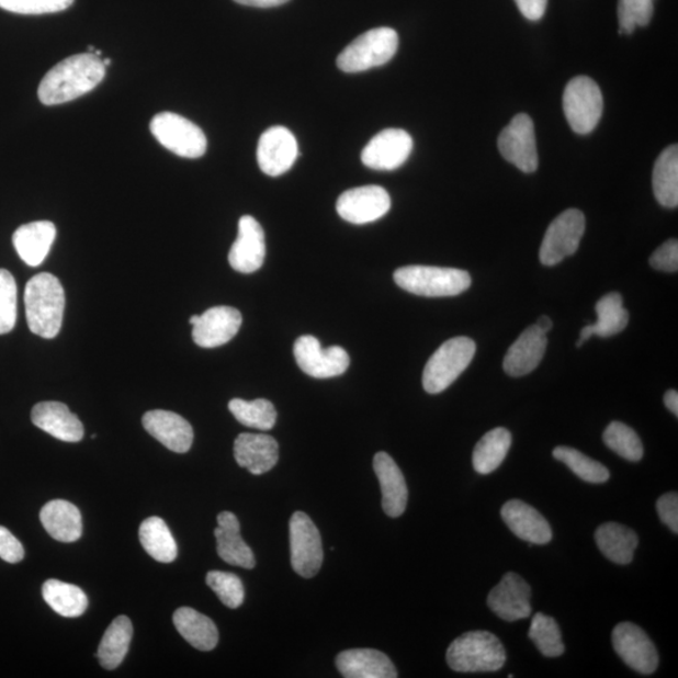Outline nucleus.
Instances as JSON below:
<instances>
[{"mask_svg":"<svg viewBox=\"0 0 678 678\" xmlns=\"http://www.w3.org/2000/svg\"><path fill=\"white\" fill-rule=\"evenodd\" d=\"M106 76V66L94 54L68 57L43 77L38 98L46 106H56L80 99L95 89Z\"/></svg>","mask_w":678,"mask_h":678,"instance_id":"f257e3e1","label":"nucleus"},{"mask_svg":"<svg viewBox=\"0 0 678 678\" xmlns=\"http://www.w3.org/2000/svg\"><path fill=\"white\" fill-rule=\"evenodd\" d=\"M25 316L31 332L42 338H55L63 327L66 295L57 276L49 273L34 275L25 285Z\"/></svg>","mask_w":678,"mask_h":678,"instance_id":"f03ea898","label":"nucleus"},{"mask_svg":"<svg viewBox=\"0 0 678 678\" xmlns=\"http://www.w3.org/2000/svg\"><path fill=\"white\" fill-rule=\"evenodd\" d=\"M448 664L456 673L499 671L507 660L506 648L495 634L486 631L464 633L451 643Z\"/></svg>","mask_w":678,"mask_h":678,"instance_id":"7ed1b4c3","label":"nucleus"},{"mask_svg":"<svg viewBox=\"0 0 678 678\" xmlns=\"http://www.w3.org/2000/svg\"><path fill=\"white\" fill-rule=\"evenodd\" d=\"M394 280L399 289L421 297H454L471 289L472 276L462 269L428 265L398 268Z\"/></svg>","mask_w":678,"mask_h":678,"instance_id":"20e7f679","label":"nucleus"},{"mask_svg":"<svg viewBox=\"0 0 678 678\" xmlns=\"http://www.w3.org/2000/svg\"><path fill=\"white\" fill-rule=\"evenodd\" d=\"M475 352L476 344L467 337L451 338L439 347L423 370L422 385L426 393L437 395L454 384L472 363Z\"/></svg>","mask_w":678,"mask_h":678,"instance_id":"39448f33","label":"nucleus"},{"mask_svg":"<svg viewBox=\"0 0 678 678\" xmlns=\"http://www.w3.org/2000/svg\"><path fill=\"white\" fill-rule=\"evenodd\" d=\"M398 48L395 30L382 27L361 34L337 58V66L346 74L369 71L394 58Z\"/></svg>","mask_w":678,"mask_h":678,"instance_id":"423d86ee","label":"nucleus"},{"mask_svg":"<svg viewBox=\"0 0 678 678\" xmlns=\"http://www.w3.org/2000/svg\"><path fill=\"white\" fill-rule=\"evenodd\" d=\"M563 110L573 132L587 135L601 121L603 95L599 86L587 76H578L565 87Z\"/></svg>","mask_w":678,"mask_h":678,"instance_id":"0eeeda50","label":"nucleus"},{"mask_svg":"<svg viewBox=\"0 0 678 678\" xmlns=\"http://www.w3.org/2000/svg\"><path fill=\"white\" fill-rule=\"evenodd\" d=\"M150 129L165 149L180 158L199 159L206 152L207 140L203 129L178 113H159L152 118Z\"/></svg>","mask_w":678,"mask_h":678,"instance_id":"6e6552de","label":"nucleus"},{"mask_svg":"<svg viewBox=\"0 0 678 678\" xmlns=\"http://www.w3.org/2000/svg\"><path fill=\"white\" fill-rule=\"evenodd\" d=\"M586 231L585 214L578 208H568L556 216L547 228L539 259L546 267L560 264L576 253Z\"/></svg>","mask_w":678,"mask_h":678,"instance_id":"1a4fd4ad","label":"nucleus"},{"mask_svg":"<svg viewBox=\"0 0 678 678\" xmlns=\"http://www.w3.org/2000/svg\"><path fill=\"white\" fill-rule=\"evenodd\" d=\"M291 562L295 573L304 578L317 575L324 563L319 530L306 512H294L290 523Z\"/></svg>","mask_w":678,"mask_h":678,"instance_id":"9d476101","label":"nucleus"},{"mask_svg":"<svg viewBox=\"0 0 678 678\" xmlns=\"http://www.w3.org/2000/svg\"><path fill=\"white\" fill-rule=\"evenodd\" d=\"M294 358L300 369L315 378H332L343 375L350 368V355L342 347L321 349L316 337L302 336L294 343Z\"/></svg>","mask_w":678,"mask_h":678,"instance_id":"9b49d317","label":"nucleus"},{"mask_svg":"<svg viewBox=\"0 0 678 678\" xmlns=\"http://www.w3.org/2000/svg\"><path fill=\"white\" fill-rule=\"evenodd\" d=\"M498 146L502 158L516 165L520 171L532 173L538 169L534 124L526 113H519L502 129Z\"/></svg>","mask_w":678,"mask_h":678,"instance_id":"f8f14e48","label":"nucleus"},{"mask_svg":"<svg viewBox=\"0 0 678 678\" xmlns=\"http://www.w3.org/2000/svg\"><path fill=\"white\" fill-rule=\"evenodd\" d=\"M613 647L619 656L634 671L654 674L658 667V654L646 632L631 622L615 625L612 632Z\"/></svg>","mask_w":678,"mask_h":678,"instance_id":"ddd939ff","label":"nucleus"},{"mask_svg":"<svg viewBox=\"0 0 678 678\" xmlns=\"http://www.w3.org/2000/svg\"><path fill=\"white\" fill-rule=\"evenodd\" d=\"M391 208V197L384 188L369 185L344 191L337 200V213L343 221L363 225L376 222Z\"/></svg>","mask_w":678,"mask_h":678,"instance_id":"4468645a","label":"nucleus"},{"mask_svg":"<svg viewBox=\"0 0 678 678\" xmlns=\"http://www.w3.org/2000/svg\"><path fill=\"white\" fill-rule=\"evenodd\" d=\"M414 149L410 134L402 128H387L364 147L362 162L380 171L396 170L406 162Z\"/></svg>","mask_w":678,"mask_h":678,"instance_id":"2eb2a0df","label":"nucleus"},{"mask_svg":"<svg viewBox=\"0 0 678 678\" xmlns=\"http://www.w3.org/2000/svg\"><path fill=\"white\" fill-rule=\"evenodd\" d=\"M194 342L202 349H215L231 341L239 332L241 313L233 307H213L202 316H191Z\"/></svg>","mask_w":678,"mask_h":678,"instance_id":"dca6fc26","label":"nucleus"},{"mask_svg":"<svg viewBox=\"0 0 678 678\" xmlns=\"http://www.w3.org/2000/svg\"><path fill=\"white\" fill-rule=\"evenodd\" d=\"M298 159V143L289 128L274 126L260 136L257 150L259 168L269 177H281Z\"/></svg>","mask_w":678,"mask_h":678,"instance_id":"f3484780","label":"nucleus"},{"mask_svg":"<svg viewBox=\"0 0 678 678\" xmlns=\"http://www.w3.org/2000/svg\"><path fill=\"white\" fill-rule=\"evenodd\" d=\"M532 589L517 573H507L488 597L490 610L507 622L528 619L532 614Z\"/></svg>","mask_w":678,"mask_h":678,"instance_id":"a211bd4d","label":"nucleus"},{"mask_svg":"<svg viewBox=\"0 0 678 678\" xmlns=\"http://www.w3.org/2000/svg\"><path fill=\"white\" fill-rule=\"evenodd\" d=\"M265 234L253 216L245 215L239 221L238 238L229 251V263L239 273H255L265 259Z\"/></svg>","mask_w":678,"mask_h":678,"instance_id":"6ab92c4d","label":"nucleus"},{"mask_svg":"<svg viewBox=\"0 0 678 678\" xmlns=\"http://www.w3.org/2000/svg\"><path fill=\"white\" fill-rule=\"evenodd\" d=\"M143 425L152 438L178 454H185L193 445L194 430L184 417L165 410H152L143 417Z\"/></svg>","mask_w":678,"mask_h":678,"instance_id":"aec40b11","label":"nucleus"},{"mask_svg":"<svg viewBox=\"0 0 678 678\" xmlns=\"http://www.w3.org/2000/svg\"><path fill=\"white\" fill-rule=\"evenodd\" d=\"M234 456L241 467L253 475L271 472L280 459V447L264 433H240L234 442Z\"/></svg>","mask_w":678,"mask_h":678,"instance_id":"412c9836","label":"nucleus"},{"mask_svg":"<svg viewBox=\"0 0 678 678\" xmlns=\"http://www.w3.org/2000/svg\"><path fill=\"white\" fill-rule=\"evenodd\" d=\"M501 518L521 541L543 545L552 541L553 533L547 520L533 507L521 500H509L501 508Z\"/></svg>","mask_w":678,"mask_h":678,"instance_id":"4be33fe9","label":"nucleus"},{"mask_svg":"<svg viewBox=\"0 0 678 678\" xmlns=\"http://www.w3.org/2000/svg\"><path fill=\"white\" fill-rule=\"evenodd\" d=\"M546 346V334L536 325L528 327L510 347L504 360V370L511 377L528 375L542 362Z\"/></svg>","mask_w":678,"mask_h":678,"instance_id":"5701e85b","label":"nucleus"},{"mask_svg":"<svg viewBox=\"0 0 678 678\" xmlns=\"http://www.w3.org/2000/svg\"><path fill=\"white\" fill-rule=\"evenodd\" d=\"M373 468L378 477L382 491V508L391 518L402 517L407 507L408 489L405 476L386 452H377Z\"/></svg>","mask_w":678,"mask_h":678,"instance_id":"b1692460","label":"nucleus"},{"mask_svg":"<svg viewBox=\"0 0 678 678\" xmlns=\"http://www.w3.org/2000/svg\"><path fill=\"white\" fill-rule=\"evenodd\" d=\"M32 422L50 437L65 442L83 439V425L63 403L46 402L33 407Z\"/></svg>","mask_w":678,"mask_h":678,"instance_id":"393cba45","label":"nucleus"},{"mask_svg":"<svg viewBox=\"0 0 678 678\" xmlns=\"http://www.w3.org/2000/svg\"><path fill=\"white\" fill-rule=\"evenodd\" d=\"M214 534L217 554L224 562L246 569L256 567L253 551L241 538L239 520L233 512L223 511L217 516V528Z\"/></svg>","mask_w":678,"mask_h":678,"instance_id":"a878e982","label":"nucleus"},{"mask_svg":"<svg viewBox=\"0 0 678 678\" xmlns=\"http://www.w3.org/2000/svg\"><path fill=\"white\" fill-rule=\"evenodd\" d=\"M338 671L347 678H395L397 671L384 652L370 648L343 651L336 659Z\"/></svg>","mask_w":678,"mask_h":678,"instance_id":"bb28decb","label":"nucleus"},{"mask_svg":"<svg viewBox=\"0 0 678 678\" xmlns=\"http://www.w3.org/2000/svg\"><path fill=\"white\" fill-rule=\"evenodd\" d=\"M56 236L57 229L54 223L33 222L15 230L13 246L25 264L39 267L45 262Z\"/></svg>","mask_w":678,"mask_h":678,"instance_id":"cd10ccee","label":"nucleus"},{"mask_svg":"<svg viewBox=\"0 0 678 678\" xmlns=\"http://www.w3.org/2000/svg\"><path fill=\"white\" fill-rule=\"evenodd\" d=\"M41 523L47 533L63 543H74L82 535L80 509L66 500H52L41 510Z\"/></svg>","mask_w":678,"mask_h":678,"instance_id":"c85d7f7f","label":"nucleus"},{"mask_svg":"<svg viewBox=\"0 0 678 678\" xmlns=\"http://www.w3.org/2000/svg\"><path fill=\"white\" fill-rule=\"evenodd\" d=\"M173 624L181 636L199 651H212L219 642V632L215 623L193 608H179L173 613Z\"/></svg>","mask_w":678,"mask_h":678,"instance_id":"c756f323","label":"nucleus"},{"mask_svg":"<svg viewBox=\"0 0 678 678\" xmlns=\"http://www.w3.org/2000/svg\"><path fill=\"white\" fill-rule=\"evenodd\" d=\"M596 543L606 558L617 564H630L639 545V536L629 527L606 523L597 529Z\"/></svg>","mask_w":678,"mask_h":678,"instance_id":"7c9ffc66","label":"nucleus"},{"mask_svg":"<svg viewBox=\"0 0 678 678\" xmlns=\"http://www.w3.org/2000/svg\"><path fill=\"white\" fill-rule=\"evenodd\" d=\"M652 185L657 202L669 208L678 205V147L668 146L658 156L652 173Z\"/></svg>","mask_w":678,"mask_h":678,"instance_id":"2f4dec72","label":"nucleus"},{"mask_svg":"<svg viewBox=\"0 0 678 678\" xmlns=\"http://www.w3.org/2000/svg\"><path fill=\"white\" fill-rule=\"evenodd\" d=\"M134 634L128 617L120 615L110 624L101 640L98 657L103 668L115 669L125 659Z\"/></svg>","mask_w":678,"mask_h":678,"instance_id":"473e14b6","label":"nucleus"},{"mask_svg":"<svg viewBox=\"0 0 678 678\" xmlns=\"http://www.w3.org/2000/svg\"><path fill=\"white\" fill-rule=\"evenodd\" d=\"M42 595L52 610L67 619L82 615L89 607V599L80 587L57 579L47 580Z\"/></svg>","mask_w":678,"mask_h":678,"instance_id":"72a5a7b5","label":"nucleus"},{"mask_svg":"<svg viewBox=\"0 0 678 678\" xmlns=\"http://www.w3.org/2000/svg\"><path fill=\"white\" fill-rule=\"evenodd\" d=\"M511 447V433L504 428H497L484 434L477 442L473 454V465L476 473L488 475L502 464Z\"/></svg>","mask_w":678,"mask_h":678,"instance_id":"f704fd0d","label":"nucleus"},{"mask_svg":"<svg viewBox=\"0 0 678 678\" xmlns=\"http://www.w3.org/2000/svg\"><path fill=\"white\" fill-rule=\"evenodd\" d=\"M140 542L147 554L160 563H171L177 560L178 544L169 527L159 517L144 520L140 527Z\"/></svg>","mask_w":678,"mask_h":678,"instance_id":"c9c22d12","label":"nucleus"},{"mask_svg":"<svg viewBox=\"0 0 678 678\" xmlns=\"http://www.w3.org/2000/svg\"><path fill=\"white\" fill-rule=\"evenodd\" d=\"M597 324L590 325L594 336L612 337L622 332L629 326L630 315L623 307V298L620 293H610L598 301Z\"/></svg>","mask_w":678,"mask_h":678,"instance_id":"e433bc0d","label":"nucleus"},{"mask_svg":"<svg viewBox=\"0 0 678 678\" xmlns=\"http://www.w3.org/2000/svg\"><path fill=\"white\" fill-rule=\"evenodd\" d=\"M229 410L241 425L251 429L268 431L274 428L276 421L274 405L264 398L255 402L234 398L229 403Z\"/></svg>","mask_w":678,"mask_h":678,"instance_id":"4c0bfd02","label":"nucleus"},{"mask_svg":"<svg viewBox=\"0 0 678 678\" xmlns=\"http://www.w3.org/2000/svg\"><path fill=\"white\" fill-rule=\"evenodd\" d=\"M553 456L567 465L581 481L592 484H602L610 479V471H608L604 465L581 454V452L576 449L558 447L554 449Z\"/></svg>","mask_w":678,"mask_h":678,"instance_id":"58836bf2","label":"nucleus"},{"mask_svg":"<svg viewBox=\"0 0 678 678\" xmlns=\"http://www.w3.org/2000/svg\"><path fill=\"white\" fill-rule=\"evenodd\" d=\"M529 637L545 657H560L564 654L560 625L550 615L536 613L533 617Z\"/></svg>","mask_w":678,"mask_h":678,"instance_id":"ea45409f","label":"nucleus"},{"mask_svg":"<svg viewBox=\"0 0 678 678\" xmlns=\"http://www.w3.org/2000/svg\"><path fill=\"white\" fill-rule=\"evenodd\" d=\"M603 441L615 454L629 462L637 463L643 457V445L639 434L623 422L613 421L608 425Z\"/></svg>","mask_w":678,"mask_h":678,"instance_id":"a19ab883","label":"nucleus"},{"mask_svg":"<svg viewBox=\"0 0 678 678\" xmlns=\"http://www.w3.org/2000/svg\"><path fill=\"white\" fill-rule=\"evenodd\" d=\"M206 585L219 597L226 607L239 608L245 602V586L238 576L229 572L212 570L207 573Z\"/></svg>","mask_w":678,"mask_h":678,"instance_id":"79ce46f5","label":"nucleus"},{"mask_svg":"<svg viewBox=\"0 0 678 678\" xmlns=\"http://www.w3.org/2000/svg\"><path fill=\"white\" fill-rule=\"evenodd\" d=\"M655 0H619L620 33L631 34L646 27L655 12Z\"/></svg>","mask_w":678,"mask_h":678,"instance_id":"37998d69","label":"nucleus"},{"mask_svg":"<svg viewBox=\"0 0 678 678\" xmlns=\"http://www.w3.org/2000/svg\"><path fill=\"white\" fill-rule=\"evenodd\" d=\"M15 324L16 283L7 269H0V335L10 334Z\"/></svg>","mask_w":678,"mask_h":678,"instance_id":"c03bdc74","label":"nucleus"},{"mask_svg":"<svg viewBox=\"0 0 678 678\" xmlns=\"http://www.w3.org/2000/svg\"><path fill=\"white\" fill-rule=\"evenodd\" d=\"M652 268L659 272L676 273L678 271V241L671 239L660 246L649 259Z\"/></svg>","mask_w":678,"mask_h":678,"instance_id":"a18cd8bd","label":"nucleus"},{"mask_svg":"<svg viewBox=\"0 0 678 678\" xmlns=\"http://www.w3.org/2000/svg\"><path fill=\"white\" fill-rule=\"evenodd\" d=\"M0 558L7 563H20L24 558V547L10 530L0 526Z\"/></svg>","mask_w":678,"mask_h":678,"instance_id":"49530a36","label":"nucleus"},{"mask_svg":"<svg viewBox=\"0 0 678 678\" xmlns=\"http://www.w3.org/2000/svg\"><path fill=\"white\" fill-rule=\"evenodd\" d=\"M657 511L660 521L678 533V495L677 493H668L663 495L657 501Z\"/></svg>","mask_w":678,"mask_h":678,"instance_id":"de8ad7c7","label":"nucleus"},{"mask_svg":"<svg viewBox=\"0 0 678 678\" xmlns=\"http://www.w3.org/2000/svg\"><path fill=\"white\" fill-rule=\"evenodd\" d=\"M0 8L16 14L38 15V0H0Z\"/></svg>","mask_w":678,"mask_h":678,"instance_id":"09e8293b","label":"nucleus"},{"mask_svg":"<svg viewBox=\"0 0 678 678\" xmlns=\"http://www.w3.org/2000/svg\"><path fill=\"white\" fill-rule=\"evenodd\" d=\"M521 14L529 21L543 19L547 0H515Z\"/></svg>","mask_w":678,"mask_h":678,"instance_id":"8fccbe9b","label":"nucleus"},{"mask_svg":"<svg viewBox=\"0 0 678 678\" xmlns=\"http://www.w3.org/2000/svg\"><path fill=\"white\" fill-rule=\"evenodd\" d=\"M75 0H38V14L58 13L68 10Z\"/></svg>","mask_w":678,"mask_h":678,"instance_id":"3c124183","label":"nucleus"},{"mask_svg":"<svg viewBox=\"0 0 678 678\" xmlns=\"http://www.w3.org/2000/svg\"><path fill=\"white\" fill-rule=\"evenodd\" d=\"M234 2L256 8H273L290 2V0H234Z\"/></svg>","mask_w":678,"mask_h":678,"instance_id":"603ef678","label":"nucleus"},{"mask_svg":"<svg viewBox=\"0 0 678 678\" xmlns=\"http://www.w3.org/2000/svg\"><path fill=\"white\" fill-rule=\"evenodd\" d=\"M665 405L669 411L678 416V394L675 389L667 391L665 395Z\"/></svg>","mask_w":678,"mask_h":678,"instance_id":"864d4df0","label":"nucleus"},{"mask_svg":"<svg viewBox=\"0 0 678 678\" xmlns=\"http://www.w3.org/2000/svg\"><path fill=\"white\" fill-rule=\"evenodd\" d=\"M536 326L547 334L553 328V321L550 317L543 316L538 319Z\"/></svg>","mask_w":678,"mask_h":678,"instance_id":"5fc2aeb1","label":"nucleus"},{"mask_svg":"<svg viewBox=\"0 0 678 678\" xmlns=\"http://www.w3.org/2000/svg\"><path fill=\"white\" fill-rule=\"evenodd\" d=\"M102 63H103L104 66L109 67L111 65L112 60H111V58H104V59H102Z\"/></svg>","mask_w":678,"mask_h":678,"instance_id":"6e6d98bb","label":"nucleus"}]
</instances>
